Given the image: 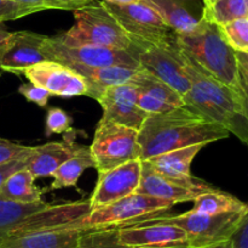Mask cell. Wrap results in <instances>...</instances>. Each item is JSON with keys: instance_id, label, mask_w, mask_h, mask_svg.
<instances>
[{"instance_id": "cell-1", "label": "cell", "mask_w": 248, "mask_h": 248, "mask_svg": "<svg viewBox=\"0 0 248 248\" xmlns=\"http://www.w3.org/2000/svg\"><path fill=\"white\" fill-rule=\"evenodd\" d=\"M230 135L224 126L207 121L184 106L169 112L149 114L138 130L140 159L186 146L208 145Z\"/></svg>"}, {"instance_id": "cell-2", "label": "cell", "mask_w": 248, "mask_h": 248, "mask_svg": "<svg viewBox=\"0 0 248 248\" xmlns=\"http://www.w3.org/2000/svg\"><path fill=\"white\" fill-rule=\"evenodd\" d=\"M190 89L183 96V106L198 116L224 126L248 145V118L240 95L208 74L183 53Z\"/></svg>"}, {"instance_id": "cell-3", "label": "cell", "mask_w": 248, "mask_h": 248, "mask_svg": "<svg viewBox=\"0 0 248 248\" xmlns=\"http://www.w3.org/2000/svg\"><path fill=\"white\" fill-rule=\"evenodd\" d=\"M177 44L208 74L232 88L242 100L236 51L225 40L218 24L202 17L191 32L177 34Z\"/></svg>"}, {"instance_id": "cell-4", "label": "cell", "mask_w": 248, "mask_h": 248, "mask_svg": "<svg viewBox=\"0 0 248 248\" xmlns=\"http://www.w3.org/2000/svg\"><path fill=\"white\" fill-rule=\"evenodd\" d=\"M74 26L58 35L63 41L126 51L131 46L130 35L102 1H94L74 11Z\"/></svg>"}, {"instance_id": "cell-5", "label": "cell", "mask_w": 248, "mask_h": 248, "mask_svg": "<svg viewBox=\"0 0 248 248\" xmlns=\"http://www.w3.org/2000/svg\"><path fill=\"white\" fill-rule=\"evenodd\" d=\"M127 51L140 68L173 88L182 97L189 91L190 80L177 40L172 43H149L131 39V46Z\"/></svg>"}, {"instance_id": "cell-6", "label": "cell", "mask_w": 248, "mask_h": 248, "mask_svg": "<svg viewBox=\"0 0 248 248\" xmlns=\"http://www.w3.org/2000/svg\"><path fill=\"white\" fill-rule=\"evenodd\" d=\"M247 209L248 206L215 215L188 211L177 215L164 213L153 218L181 226L188 235L189 248H202L229 241L244 220Z\"/></svg>"}, {"instance_id": "cell-7", "label": "cell", "mask_w": 248, "mask_h": 248, "mask_svg": "<svg viewBox=\"0 0 248 248\" xmlns=\"http://www.w3.org/2000/svg\"><path fill=\"white\" fill-rule=\"evenodd\" d=\"M172 206L173 203L169 201L135 192L108 206L91 209L74 228L104 229L131 225L167 213Z\"/></svg>"}, {"instance_id": "cell-8", "label": "cell", "mask_w": 248, "mask_h": 248, "mask_svg": "<svg viewBox=\"0 0 248 248\" xmlns=\"http://www.w3.org/2000/svg\"><path fill=\"white\" fill-rule=\"evenodd\" d=\"M43 53L47 61H55L68 67H106L127 66L140 68L137 61L126 50L63 41L58 35L46 36L43 44Z\"/></svg>"}, {"instance_id": "cell-9", "label": "cell", "mask_w": 248, "mask_h": 248, "mask_svg": "<svg viewBox=\"0 0 248 248\" xmlns=\"http://www.w3.org/2000/svg\"><path fill=\"white\" fill-rule=\"evenodd\" d=\"M90 150L98 173L130 160L140 159L138 130L120 124L99 122Z\"/></svg>"}, {"instance_id": "cell-10", "label": "cell", "mask_w": 248, "mask_h": 248, "mask_svg": "<svg viewBox=\"0 0 248 248\" xmlns=\"http://www.w3.org/2000/svg\"><path fill=\"white\" fill-rule=\"evenodd\" d=\"M104 6L125 29L131 39L149 43H172L177 33L164 21L159 12L144 2L115 5L102 0Z\"/></svg>"}, {"instance_id": "cell-11", "label": "cell", "mask_w": 248, "mask_h": 248, "mask_svg": "<svg viewBox=\"0 0 248 248\" xmlns=\"http://www.w3.org/2000/svg\"><path fill=\"white\" fill-rule=\"evenodd\" d=\"M116 241L119 245L130 248H189L184 229L156 218L118 226Z\"/></svg>"}, {"instance_id": "cell-12", "label": "cell", "mask_w": 248, "mask_h": 248, "mask_svg": "<svg viewBox=\"0 0 248 248\" xmlns=\"http://www.w3.org/2000/svg\"><path fill=\"white\" fill-rule=\"evenodd\" d=\"M215 187L203 180L193 177L188 180L165 177L142 160V179L137 192L169 201L171 203H184L194 201L200 194L211 191Z\"/></svg>"}, {"instance_id": "cell-13", "label": "cell", "mask_w": 248, "mask_h": 248, "mask_svg": "<svg viewBox=\"0 0 248 248\" xmlns=\"http://www.w3.org/2000/svg\"><path fill=\"white\" fill-rule=\"evenodd\" d=\"M142 179V159H133L113 169L98 173L90 204L91 209L108 206L137 192Z\"/></svg>"}, {"instance_id": "cell-14", "label": "cell", "mask_w": 248, "mask_h": 248, "mask_svg": "<svg viewBox=\"0 0 248 248\" xmlns=\"http://www.w3.org/2000/svg\"><path fill=\"white\" fill-rule=\"evenodd\" d=\"M22 74L33 84L47 90L53 96H87L89 84L73 68L55 61H45L26 68Z\"/></svg>"}, {"instance_id": "cell-15", "label": "cell", "mask_w": 248, "mask_h": 248, "mask_svg": "<svg viewBox=\"0 0 248 248\" xmlns=\"http://www.w3.org/2000/svg\"><path fill=\"white\" fill-rule=\"evenodd\" d=\"M138 89L132 82L109 87L102 92V123H115L140 130L149 114L137 105Z\"/></svg>"}, {"instance_id": "cell-16", "label": "cell", "mask_w": 248, "mask_h": 248, "mask_svg": "<svg viewBox=\"0 0 248 248\" xmlns=\"http://www.w3.org/2000/svg\"><path fill=\"white\" fill-rule=\"evenodd\" d=\"M46 35L31 31L14 32L0 45V68L22 74L26 68L45 62L43 44Z\"/></svg>"}, {"instance_id": "cell-17", "label": "cell", "mask_w": 248, "mask_h": 248, "mask_svg": "<svg viewBox=\"0 0 248 248\" xmlns=\"http://www.w3.org/2000/svg\"><path fill=\"white\" fill-rule=\"evenodd\" d=\"M87 229L56 228L5 238L0 248H80Z\"/></svg>"}, {"instance_id": "cell-18", "label": "cell", "mask_w": 248, "mask_h": 248, "mask_svg": "<svg viewBox=\"0 0 248 248\" xmlns=\"http://www.w3.org/2000/svg\"><path fill=\"white\" fill-rule=\"evenodd\" d=\"M78 145L69 139L52 141L45 145L33 147L27 159V169L35 177H52L55 170L74 153Z\"/></svg>"}, {"instance_id": "cell-19", "label": "cell", "mask_w": 248, "mask_h": 248, "mask_svg": "<svg viewBox=\"0 0 248 248\" xmlns=\"http://www.w3.org/2000/svg\"><path fill=\"white\" fill-rule=\"evenodd\" d=\"M89 84L87 96L98 101L102 92L113 85L125 84L135 79L140 68L127 66H106V67H73Z\"/></svg>"}, {"instance_id": "cell-20", "label": "cell", "mask_w": 248, "mask_h": 248, "mask_svg": "<svg viewBox=\"0 0 248 248\" xmlns=\"http://www.w3.org/2000/svg\"><path fill=\"white\" fill-rule=\"evenodd\" d=\"M203 146L205 145L202 143L186 146V147L154 156L144 162H147L153 169L165 177L188 180L193 177L190 173L191 163Z\"/></svg>"}, {"instance_id": "cell-21", "label": "cell", "mask_w": 248, "mask_h": 248, "mask_svg": "<svg viewBox=\"0 0 248 248\" xmlns=\"http://www.w3.org/2000/svg\"><path fill=\"white\" fill-rule=\"evenodd\" d=\"M143 2L156 10L177 34L191 32L202 18V15L189 7L186 0H143Z\"/></svg>"}, {"instance_id": "cell-22", "label": "cell", "mask_w": 248, "mask_h": 248, "mask_svg": "<svg viewBox=\"0 0 248 248\" xmlns=\"http://www.w3.org/2000/svg\"><path fill=\"white\" fill-rule=\"evenodd\" d=\"M89 168H94L91 150L89 146L78 145L74 153L52 174L53 181L51 184V189L58 190L63 187L77 186L79 177Z\"/></svg>"}, {"instance_id": "cell-23", "label": "cell", "mask_w": 248, "mask_h": 248, "mask_svg": "<svg viewBox=\"0 0 248 248\" xmlns=\"http://www.w3.org/2000/svg\"><path fill=\"white\" fill-rule=\"evenodd\" d=\"M35 177L27 168L12 173L0 189V197L17 203L41 202L44 190L34 185Z\"/></svg>"}, {"instance_id": "cell-24", "label": "cell", "mask_w": 248, "mask_h": 248, "mask_svg": "<svg viewBox=\"0 0 248 248\" xmlns=\"http://www.w3.org/2000/svg\"><path fill=\"white\" fill-rule=\"evenodd\" d=\"M47 204L44 201L38 203H17L0 197V245L27 216L45 208Z\"/></svg>"}, {"instance_id": "cell-25", "label": "cell", "mask_w": 248, "mask_h": 248, "mask_svg": "<svg viewBox=\"0 0 248 248\" xmlns=\"http://www.w3.org/2000/svg\"><path fill=\"white\" fill-rule=\"evenodd\" d=\"M202 17L218 26L248 17V0H203Z\"/></svg>"}, {"instance_id": "cell-26", "label": "cell", "mask_w": 248, "mask_h": 248, "mask_svg": "<svg viewBox=\"0 0 248 248\" xmlns=\"http://www.w3.org/2000/svg\"><path fill=\"white\" fill-rule=\"evenodd\" d=\"M247 206L236 197L227 194V192L219 191L217 189H213L211 191H206L200 194L195 199H194V207L190 211L195 213L201 214H222L227 212L237 211L242 209Z\"/></svg>"}, {"instance_id": "cell-27", "label": "cell", "mask_w": 248, "mask_h": 248, "mask_svg": "<svg viewBox=\"0 0 248 248\" xmlns=\"http://www.w3.org/2000/svg\"><path fill=\"white\" fill-rule=\"evenodd\" d=\"M133 84L137 87L138 91L143 94L150 95V96L159 99L166 104L171 105L174 108L183 106V97L170 85L160 80L159 78L154 77L149 72L140 68L137 75L132 80Z\"/></svg>"}, {"instance_id": "cell-28", "label": "cell", "mask_w": 248, "mask_h": 248, "mask_svg": "<svg viewBox=\"0 0 248 248\" xmlns=\"http://www.w3.org/2000/svg\"><path fill=\"white\" fill-rule=\"evenodd\" d=\"M225 40L235 51L248 53V17L219 26Z\"/></svg>"}, {"instance_id": "cell-29", "label": "cell", "mask_w": 248, "mask_h": 248, "mask_svg": "<svg viewBox=\"0 0 248 248\" xmlns=\"http://www.w3.org/2000/svg\"><path fill=\"white\" fill-rule=\"evenodd\" d=\"M80 248H130L119 245L116 228L87 229Z\"/></svg>"}, {"instance_id": "cell-30", "label": "cell", "mask_w": 248, "mask_h": 248, "mask_svg": "<svg viewBox=\"0 0 248 248\" xmlns=\"http://www.w3.org/2000/svg\"><path fill=\"white\" fill-rule=\"evenodd\" d=\"M46 136H51L52 134H63L72 131V117L58 107H52L47 111L46 116Z\"/></svg>"}, {"instance_id": "cell-31", "label": "cell", "mask_w": 248, "mask_h": 248, "mask_svg": "<svg viewBox=\"0 0 248 248\" xmlns=\"http://www.w3.org/2000/svg\"><path fill=\"white\" fill-rule=\"evenodd\" d=\"M33 147L19 145L6 139L0 138V165L6 164L12 160L23 159L31 156Z\"/></svg>"}, {"instance_id": "cell-32", "label": "cell", "mask_w": 248, "mask_h": 248, "mask_svg": "<svg viewBox=\"0 0 248 248\" xmlns=\"http://www.w3.org/2000/svg\"><path fill=\"white\" fill-rule=\"evenodd\" d=\"M39 12L34 7L19 4V2L10 1V0H0V22L14 21L22 18L27 15Z\"/></svg>"}, {"instance_id": "cell-33", "label": "cell", "mask_w": 248, "mask_h": 248, "mask_svg": "<svg viewBox=\"0 0 248 248\" xmlns=\"http://www.w3.org/2000/svg\"><path fill=\"white\" fill-rule=\"evenodd\" d=\"M18 92L22 96L26 97L28 101L34 102L40 107H46L48 99H50L51 94L44 88L39 87V85L33 84V83H23L21 87L18 88Z\"/></svg>"}, {"instance_id": "cell-34", "label": "cell", "mask_w": 248, "mask_h": 248, "mask_svg": "<svg viewBox=\"0 0 248 248\" xmlns=\"http://www.w3.org/2000/svg\"><path fill=\"white\" fill-rule=\"evenodd\" d=\"M237 63H239V77L241 85V96L245 113L248 118V53L236 51Z\"/></svg>"}, {"instance_id": "cell-35", "label": "cell", "mask_w": 248, "mask_h": 248, "mask_svg": "<svg viewBox=\"0 0 248 248\" xmlns=\"http://www.w3.org/2000/svg\"><path fill=\"white\" fill-rule=\"evenodd\" d=\"M46 10H69V11H77L82 9L87 5L92 4L96 0H43Z\"/></svg>"}, {"instance_id": "cell-36", "label": "cell", "mask_w": 248, "mask_h": 248, "mask_svg": "<svg viewBox=\"0 0 248 248\" xmlns=\"http://www.w3.org/2000/svg\"><path fill=\"white\" fill-rule=\"evenodd\" d=\"M230 240H232L234 248H248V209L244 220L240 224L239 229H237L236 232L232 235V237Z\"/></svg>"}, {"instance_id": "cell-37", "label": "cell", "mask_w": 248, "mask_h": 248, "mask_svg": "<svg viewBox=\"0 0 248 248\" xmlns=\"http://www.w3.org/2000/svg\"><path fill=\"white\" fill-rule=\"evenodd\" d=\"M28 157L23 158V159L12 160V162L6 163V164L0 165V189H1V186L4 185L5 180H6L12 173L17 172V170L19 169H23V168L27 167V159H28Z\"/></svg>"}, {"instance_id": "cell-38", "label": "cell", "mask_w": 248, "mask_h": 248, "mask_svg": "<svg viewBox=\"0 0 248 248\" xmlns=\"http://www.w3.org/2000/svg\"><path fill=\"white\" fill-rule=\"evenodd\" d=\"M10 1L19 2V4L27 5V6H31L36 9L38 11H43V10H46L45 5H44L43 0H10Z\"/></svg>"}, {"instance_id": "cell-39", "label": "cell", "mask_w": 248, "mask_h": 248, "mask_svg": "<svg viewBox=\"0 0 248 248\" xmlns=\"http://www.w3.org/2000/svg\"><path fill=\"white\" fill-rule=\"evenodd\" d=\"M10 34H11V32H9L6 28H5L4 22H0V45H1L7 38H9Z\"/></svg>"}, {"instance_id": "cell-40", "label": "cell", "mask_w": 248, "mask_h": 248, "mask_svg": "<svg viewBox=\"0 0 248 248\" xmlns=\"http://www.w3.org/2000/svg\"><path fill=\"white\" fill-rule=\"evenodd\" d=\"M104 1L111 2V4H115V5H131V4L143 2V0H104Z\"/></svg>"}, {"instance_id": "cell-41", "label": "cell", "mask_w": 248, "mask_h": 248, "mask_svg": "<svg viewBox=\"0 0 248 248\" xmlns=\"http://www.w3.org/2000/svg\"><path fill=\"white\" fill-rule=\"evenodd\" d=\"M202 248H234V246H232V240H229V241H225V242L217 243V245L208 246V247H202Z\"/></svg>"}, {"instance_id": "cell-42", "label": "cell", "mask_w": 248, "mask_h": 248, "mask_svg": "<svg viewBox=\"0 0 248 248\" xmlns=\"http://www.w3.org/2000/svg\"><path fill=\"white\" fill-rule=\"evenodd\" d=\"M0 71H1V68H0Z\"/></svg>"}]
</instances>
